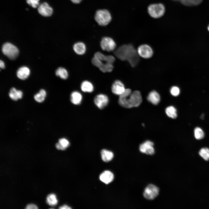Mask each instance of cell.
I'll list each match as a JSON object with an SVG mask.
<instances>
[{
    "mask_svg": "<svg viewBox=\"0 0 209 209\" xmlns=\"http://www.w3.org/2000/svg\"><path fill=\"white\" fill-rule=\"evenodd\" d=\"M142 98L140 92L135 91L131 92L129 89H126L124 93L119 96L118 103L126 108L137 107L141 103Z\"/></svg>",
    "mask_w": 209,
    "mask_h": 209,
    "instance_id": "obj_2",
    "label": "cell"
},
{
    "mask_svg": "<svg viewBox=\"0 0 209 209\" xmlns=\"http://www.w3.org/2000/svg\"><path fill=\"white\" fill-rule=\"evenodd\" d=\"M70 145L69 141L66 138H62L59 139L58 143H56L55 146L58 149L64 150Z\"/></svg>",
    "mask_w": 209,
    "mask_h": 209,
    "instance_id": "obj_23",
    "label": "cell"
},
{
    "mask_svg": "<svg viewBox=\"0 0 209 209\" xmlns=\"http://www.w3.org/2000/svg\"><path fill=\"white\" fill-rule=\"evenodd\" d=\"M147 98L148 100L153 104L157 105L160 101V97L158 92L153 91L149 93Z\"/></svg>",
    "mask_w": 209,
    "mask_h": 209,
    "instance_id": "obj_16",
    "label": "cell"
},
{
    "mask_svg": "<svg viewBox=\"0 0 209 209\" xmlns=\"http://www.w3.org/2000/svg\"><path fill=\"white\" fill-rule=\"evenodd\" d=\"M46 202L49 205L51 206L56 205L57 203L55 195L53 194H50L46 198Z\"/></svg>",
    "mask_w": 209,
    "mask_h": 209,
    "instance_id": "obj_28",
    "label": "cell"
},
{
    "mask_svg": "<svg viewBox=\"0 0 209 209\" xmlns=\"http://www.w3.org/2000/svg\"><path fill=\"white\" fill-rule=\"evenodd\" d=\"M0 66L1 68L2 69H4L5 67V65L4 62L3 61L0 60Z\"/></svg>",
    "mask_w": 209,
    "mask_h": 209,
    "instance_id": "obj_35",
    "label": "cell"
},
{
    "mask_svg": "<svg viewBox=\"0 0 209 209\" xmlns=\"http://www.w3.org/2000/svg\"><path fill=\"white\" fill-rule=\"evenodd\" d=\"M159 188L156 186L150 184L145 189L143 192L144 197L146 199L152 200L158 195L159 192Z\"/></svg>",
    "mask_w": 209,
    "mask_h": 209,
    "instance_id": "obj_7",
    "label": "cell"
},
{
    "mask_svg": "<svg viewBox=\"0 0 209 209\" xmlns=\"http://www.w3.org/2000/svg\"><path fill=\"white\" fill-rule=\"evenodd\" d=\"M82 99L81 94L77 91L72 92L71 95V101L73 104L77 105L81 102Z\"/></svg>",
    "mask_w": 209,
    "mask_h": 209,
    "instance_id": "obj_20",
    "label": "cell"
},
{
    "mask_svg": "<svg viewBox=\"0 0 209 209\" xmlns=\"http://www.w3.org/2000/svg\"><path fill=\"white\" fill-rule=\"evenodd\" d=\"M99 177L102 182L106 184H108L113 180L114 176L112 172L106 170L100 174Z\"/></svg>",
    "mask_w": 209,
    "mask_h": 209,
    "instance_id": "obj_15",
    "label": "cell"
},
{
    "mask_svg": "<svg viewBox=\"0 0 209 209\" xmlns=\"http://www.w3.org/2000/svg\"><path fill=\"white\" fill-rule=\"evenodd\" d=\"M94 57L105 63L113 64L115 60V57L113 55H105L100 52L96 53Z\"/></svg>",
    "mask_w": 209,
    "mask_h": 209,
    "instance_id": "obj_14",
    "label": "cell"
},
{
    "mask_svg": "<svg viewBox=\"0 0 209 209\" xmlns=\"http://www.w3.org/2000/svg\"><path fill=\"white\" fill-rule=\"evenodd\" d=\"M101 156L102 160L105 162L111 161L113 157V153L106 149H103L101 151Z\"/></svg>",
    "mask_w": 209,
    "mask_h": 209,
    "instance_id": "obj_21",
    "label": "cell"
},
{
    "mask_svg": "<svg viewBox=\"0 0 209 209\" xmlns=\"http://www.w3.org/2000/svg\"><path fill=\"white\" fill-rule=\"evenodd\" d=\"M137 51L139 55L144 58H150L153 54L152 49L147 44H142L139 46Z\"/></svg>",
    "mask_w": 209,
    "mask_h": 209,
    "instance_id": "obj_9",
    "label": "cell"
},
{
    "mask_svg": "<svg viewBox=\"0 0 209 209\" xmlns=\"http://www.w3.org/2000/svg\"><path fill=\"white\" fill-rule=\"evenodd\" d=\"M39 0H26L28 4L32 6L33 8H35L39 6Z\"/></svg>",
    "mask_w": 209,
    "mask_h": 209,
    "instance_id": "obj_32",
    "label": "cell"
},
{
    "mask_svg": "<svg viewBox=\"0 0 209 209\" xmlns=\"http://www.w3.org/2000/svg\"><path fill=\"white\" fill-rule=\"evenodd\" d=\"M82 0H71V1L75 3H79L81 2Z\"/></svg>",
    "mask_w": 209,
    "mask_h": 209,
    "instance_id": "obj_36",
    "label": "cell"
},
{
    "mask_svg": "<svg viewBox=\"0 0 209 209\" xmlns=\"http://www.w3.org/2000/svg\"><path fill=\"white\" fill-rule=\"evenodd\" d=\"M91 62L94 65L104 73L111 72L113 68V64L103 62L94 57L92 58Z\"/></svg>",
    "mask_w": 209,
    "mask_h": 209,
    "instance_id": "obj_6",
    "label": "cell"
},
{
    "mask_svg": "<svg viewBox=\"0 0 209 209\" xmlns=\"http://www.w3.org/2000/svg\"><path fill=\"white\" fill-rule=\"evenodd\" d=\"M125 89L123 84L121 81L118 80L115 81L111 87L112 93L119 96L123 93Z\"/></svg>",
    "mask_w": 209,
    "mask_h": 209,
    "instance_id": "obj_13",
    "label": "cell"
},
{
    "mask_svg": "<svg viewBox=\"0 0 209 209\" xmlns=\"http://www.w3.org/2000/svg\"><path fill=\"white\" fill-rule=\"evenodd\" d=\"M173 0L175 1H180V0Z\"/></svg>",
    "mask_w": 209,
    "mask_h": 209,
    "instance_id": "obj_38",
    "label": "cell"
},
{
    "mask_svg": "<svg viewBox=\"0 0 209 209\" xmlns=\"http://www.w3.org/2000/svg\"><path fill=\"white\" fill-rule=\"evenodd\" d=\"M59 208L60 209H71V208L66 205H65L63 206H60Z\"/></svg>",
    "mask_w": 209,
    "mask_h": 209,
    "instance_id": "obj_34",
    "label": "cell"
},
{
    "mask_svg": "<svg viewBox=\"0 0 209 209\" xmlns=\"http://www.w3.org/2000/svg\"><path fill=\"white\" fill-rule=\"evenodd\" d=\"M46 96V92L43 89H41L39 92L34 96L35 100L38 102H42L44 100Z\"/></svg>",
    "mask_w": 209,
    "mask_h": 209,
    "instance_id": "obj_26",
    "label": "cell"
},
{
    "mask_svg": "<svg viewBox=\"0 0 209 209\" xmlns=\"http://www.w3.org/2000/svg\"><path fill=\"white\" fill-rule=\"evenodd\" d=\"M194 135L195 138L197 140L201 139L204 136V133L203 131L201 128L198 127L194 129Z\"/></svg>",
    "mask_w": 209,
    "mask_h": 209,
    "instance_id": "obj_27",
    "label": "cell"
},
{
    "mask_svg": "<svg viewBox=\"0 0 209 209\" xmlns=\"http://www.w3.org/2000/svg\"><path fill=\"white\" fill-rule=\"evenodd\" d=\"M149 15L154 18H159L163 16L165 12L164 6L161 3H154L149 5L147 8Z\"/></svg>",
    "mask_w": 209,
    "mask_h": 209,
    "instance_id": "obj_3",
    "label": "cell"
},
{
    "mask_svg": "<svg viewBox=\"0 0 209 209\" xmlns=\"http://www.w3.org/2000/svg\"><path fill=\"white\" fill-rule=\"evenodd\" d=\"M199 155L205 160H209V149L206 147L201 149L199 152Z\"/></svg>",
    "mask_w": 209,
    "mask_h": 209,
    "instance_id": "obj_30",
    "label": "cell"
},
{
    "mask_svg": "<svg viewBox=\"0 0 209 209\" xmlns=\"http://www.w3.org/2000/svg\"><path fill=\"white\" fill-rule=\"evenodd\" d=\"M26 209H37V207L35 204H28L26 206Z\"/></svg>",
    "mask_w": 209,
    "mask_h": 209,
    "instance_id": "obj_33",
    "label": "cell"
},
{
    "mask_svg": "<svg viewBox=\"0 0 209 209\" xmlns=\"http://www.w3.org/2000/svg\"><path fill=\"white\" fill-rule=\"evenodd\" d=\"M100 45L102 49L108 52L114 50L116 46V43L113 40L108 37L103 38L101 41Z\"/></svg>",
    "mask_w": 209,
    "mask_h": 209,
    "instance_id": "obj_8",
    "label": "cell"
},
{
    "mask_svg": "<svg viewBox=\"0 0 209 209\" xmlns=\"http://www.w3.org/2000/svg\"><path fill=\"white\" fill-rule=\"evenodd\" d=\"M30 74V70L27 67L25 66L21 67L17 70V75L18 77L21 80H25L29 76Z\"/></svg>",
    "mask_w": 209,
    "mask_h": 209,
    "instance_id": "obj_17",
    "label": "cell"
},
{
    "mask_svg": "<svg viewBox=\"0 0 209 209\" xmlns=\"http://www.w3.org/2000/svg\"><path fill=\"white\" fill-rule=\"evenodd\" d=\"M73 49L76 54L79 55H82L86 52V46L82 42H78L74 45Z\"/></svg>",
    "mask_w": 209,
    "mask_h": 209,
    "instance_id": "obj_18",
    "label": "cell"
},
{
    "mask_svg": "<svg viewBox=\"0 0 209 209\" xmlns=\"http://www.w3.org/2000/svg\"><path fill=\"white\" fill-rule=\"evenodd\" d=\"M165 111L167 115L170 118L175 119L177 117L176 110L173 106H170L167 107Z\"/></svg>",
    "mask_w": 209,
    "mask_h": 209,
    "instance_id": "obj_24",
    "label": "cell"
},
{
    "mask_svg": "<svg viewBox=\"0 0 209 209\" xmlns=\"http://www.w3.org/2000/svg\"><path fill=\"white\" fill-rule=\"evenodd\" d=\"M202 0H180L183 5L187 6L197 5L199 4Z\"/></svg>",
    "mask_w": 209,
    "mask_h": 209,
    "instance_id": "obj_29",
    "label": "cell"
},
{
    "mask_svg": "<svg viewBox=\"0 0 209 209\" xmlns=\"http://www.w3.org/2000/svg\"><path fill=\"white\" fill-rule=\"evenodd\" d=\"M38 11L40 14L45 17L50 16L53 12L52 8L46 2H44L39 5Z\"/></svg>",
    "mask_w": 209,
    "mask_h": 209,
    "instance_id": "obj_12",
    "label": "cell"
},
{
    "mask_svg": "<svg viewBox=\"0 0 209 209\" xmlns=\"http://www.w3.org/2000/svg\"><path fill=\"white\" fill-rule=\"evenodd\" d=\"M95 19L98 23L101 26L107 25L111 19V14L106 10H100L96 12Z\"/></svg>",
    "mask_w": 209,
    "mask_h": 209,
    "instance_id": "obj_4",
    "label": "cell"
},
{
    "mask_svg": "<svg viewBox=\"0 0 209 209\" xmlns=\"http://www.w3.org/2000/svg\"><path fill=\"white\" fill-rule=\"evenodd\" d=\"M170 92L172 96H178L180 93V89L176 86H173L170 89Z\"/></svg>",
    "mask_w": 209,
    "mask_h": 209,
    "instance_id": "obj_31",
    "label": "cell"
},
{
    "mask_svg": "<svg viewBox=\"0 0 209 209\" xmlns=\"http://www.w3.org/2000/svg\"><path fill=\"white\" fill-rule=\"evenodd\" d=\"M154 145V143L152 142L147 140L140 145V151L141 152L147 154L153 155L155 153Z\"/></svg>",
    "mask_w": 209,
    "mask_h": 209,
    "instance_id": "obj_10",
    "label": "cell"
},
{
    "mask_svg": "<svg viewBox=\"0 0 209 209\" xmlns=\"http://www.w3.org/2000/svg\"><path fill=\"white\" fill-rule=\"evenodd\" d=\"M2 50L3 54L11 60L15 59L19 52L18 48L15 46L8 42L3 44Z\"/></svg>",
    "mask_w": 209,
    "mask_h": 209,
    "instance_id": "obj_5",
    "label": "cell"
},
{
    "mask_svg": "<svg viewBox=\"0 0 209 209\" xmlns=\"http://www.w3.org/2000/svg\"><path fill=\"white\" fill-rule=\"evenodd\" d=\"M81 89L82 91L85 92H91L93 90V84L90 82L85 80L81 83Z\"/></svg>",
    "mask_w": 209,
    "mask_h": 209,
    "instance_id": "obj_22",
    "label": "cell"
},
{
    "mask_svg": "<svg viewBox=\"0 0 209 209\" xmlns=\"http://www.w3.org/2000/svg\"><path fill=\"white\" fill-rule=\"evenodd\" d=\"M109 102L108 97L102 94L97 95L94 99V102L96 106L100 109H102L106 106Z\"/></svg>",
    "mask_w": 209,
    "mask_h": 209,
    "instance_id": "obj_11",
    "label": "cell"
},
{
    "mask_svg": "<svg viewBox=\"0 0 209 209\" xmlns=\"http://www.w3.org/2000/svg\"><path fill=\"white\" fill-rule=\"evenodd\" d=\"M55 74L57 76L63 79H66L68 76L67 71L65 68L62 67H60L57 69Z\"/></svg>",
    "mask_w": 209,
    "mask_h": 209,
    "instance_id": "obj_25",
    "label": "cell"
},
{
    "mask_svg": "<svg viewBox=\"0 0 209 209\" xmlns=\"http://www.w3.org/2000/svg\"><path fill=\"white\" fill-rule=\"evenodd\" d=\"M114 54L120 60L128 61L133 67L137 65L139 61L137 51L131 44H125L121 46L114 52Z\"/></svg>",
    "mask_w": 209,
    "mask_h": 209,
    "instance_id": "obj_1",
    "label": "cell"
},
{
    "mask_svg": "<svg viewBox=\"0 0 209 209\" xmlns=\"http://www.w3.org/2000/svg\"><path fill=\"white\" fill-rule=\"evenodd\" d=\"M208 31H209V25L208 26Z\"/></svg>",
    "mask_w": 209,
    "mask_h": 209,
    "instance_id": "obj_37",
    "label": "cell"
},
{
    "mask_svg": "<svg viewBox=\"0 0 209 209\" xmlns=\"http://www.w3.org/2000/svg\"><path fill=\"white\" fill-rule=\"evenodd\" d=\"M9 95L12 100L16 101L22 98L23 93L21 91L17 90L15 88H12L9 91Z\"/></svg>",
    "mask_w": 209,
    "mask_h": 209,
    "instance_id": "obj_19",
    "label": "cell"
}]
</instances>
